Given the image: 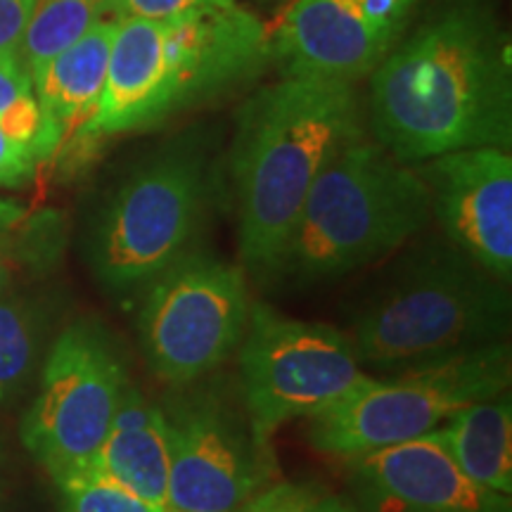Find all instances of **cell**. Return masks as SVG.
I'll use <instances>...</instances> for the list:
<instances>
[{
  "instance_id": "obj_26",
  "label": "cell",
  "mask_w": 512,
  "mask_h": 512,
  "mask_svg": "<svg viewBox=\"0 0 512 512\" xmlns=\"http://www.w3.org/2000/svg\"><path fill=\"white\" fill-rule=\"evenodd\" d=\"M10 283V261H8V252H5L3 242H0V292L8 290Z\"/></svg>"
},
{
  "instance_id": "obj_14",
  "label": "cell",
  "mask_w": 512,
  "mask_h": 512,
  "mask_svg": "<svg viewBox=\"0 0 512 512\" xmlns=\"http://www.w3.org/2000/svg\"><path fill=\"white\" fill-rule=\"evenodd\" d=\"M354 512H512L510 496L458 470L432 437L347 458Z\"/></svg>"
},
{
  "instance_id": "obj_7",
  "label": "cell",
  "mask_w": 512,
  "mask_h": 512,
  "mask_svg": "<svg viewBox=\"0 0 512 512\" xmlns=\"http://www.w3.org/2000/svg\"><path fill=\"white\" fill-rule=\"evenodd\" d=\"M508 342L460 351L456 356L375 377L363 392L309 420L318 451L354 458L427 437L460 408L508 392Z\"/></svg>"
},
{
  "instance_id": "obj_3",
  "label": "cell",
  "mask_w": 512,
  "mask_h": 512,
  "mask_svg": "<svg viewBox=\"0 0 512 512\" xmlns=\"http://www.w3.org/2000/svg\"><path fill=\"white\" fill-rule=\"evenodd\" d=\"M266 24L238 3L171 19H117L110 67L83 136H119L162 124L264 72Z\"/></svg>"
},
{
  "instance_id": "obj_10",
  "label": "cell",
  "mask_w": 512,
  "mask_h": 512,
  "mask_svg": "<svg viewBox=\"0 0 512 512\" xmlns=\"http://www.w3.org/2000/svg\"><path fill=\"white\" fill-rule=\"evenodd\" d=\"M166 399L171 512H235L273 484L271 446L256 437L245 401L223 380L174 387Z\"/></svg>"
},
{
  "instance_id": "obj_17",
  "label": "cell",
  "mask_w": 512,
  "mask_h": 512,
  "mask_svg": "<svg viewBox=\"0 0 512 512\" xmlns=\"http://www.w3.org/2000/svg\"><path fill=\"white\" fill-rule=\"evenodd\" d=\"M432 437L463 475L496 494H512V403L508 392L460 408Z\"/></svg>"
},
{
  "instance_id": "obj_5",
  "label": "cell",
  "mask_w": 512,
  "mask_h": 512,
  "mask_svg": "<svg viewBox=\"0 0 512 512\" xmlns=\"http://www.w3.org/2000/svg\"><path fill=\"white\" fill-rule=\"evenodd\" d=\"M430 219L420 169L363 136L316 178L275 278L299 287L332 283L401 249Z\"/></svg>"
},
{
  "instance_id": "obj_6",
  "label": "cell",
  "mask_w": 512,
  "mask_h": 512,
  "mask_svg": "<svg viewBox=\"0 0 512 512\" xmlns=\"http://www.w3.org/2000/svg\"><path fill=\"white\" fill-rule=\"evenodd\" d=\"M209 197V159L197 138L162 147L121 183L91 249L100 283L114 294L143 292L190 252Z\"/></svg>"
},
{
  "instance_id": "obj_21",
  "label": "cell",
  "mask_w": 512,
  "mask_h": 512,
  "mask_svg": "<svg viewBox=\"0 0 512 512\" xmlns=\"http://www.w3.org/2000/svg\"><path fill=\"white\" fill-rule=\"evenodd\" d=\"M57 489L64 512H166L162 505L145 501L93 467L57 482Z\"/></svg>"
},
{
  "instance_id": "obj_15",
  "label": "cell",
  "mask_w": 512,
  "mask_h": 512,
  "mask_svg": "<svg viewBox=\"0 0 512 512\" xmlns=\"http://www.w3.org/2000/svg\"><path fill=\"white\" fill-rule=\"evenodd\" d=\"M169 444L162 403H152L136 384L128 382L110 432L91 467L145 501L166 508Z\"/></svg>"
},
{
  "instance_id": "obj_18",
  "label": "cell",
  "mask_w": 512,
  "mask_h": 512,
  "mask_svg": "<svg viewBox=\"0 0 512 512\" xmlns=\"http://www.w3.org/2000/svg\"><path fill=\"white\" fill-rule=\"evenodd\" d=\"M107 10L110 0H36L19 50L29 76L38 64L62 53L102 22Z\"/></svg>"
},
{
  "instance_id": "obj_13",
  "label": "cell",
  "mask_w": 512,
  "mask_h": 512,
  "mask_svg": "<svg viewBox=\"0 0 512 512\" xmlns=\"http://www.w3.org/2000/svg\"><path fill=\"white\" fill-rule=\"evenodd\" d=\"M432 216L451 245L494 278H512V157L503 147H472L434 157L420 169Z\"/></svg>"
},
{
  "instance_id": "obj_16",
  "label": "cell",
  "mask_w": 512,
  "mask_h": 512,
  "mask_svg": "<svg viewBox=\"0 0 512 512\" xmlns=\"http://www.w3.org/2000/svg\"><path fill=\"white\" fill-rule=\"evenodd\" d=\"M117 22H98L79 41L31 72V86L43 117L60 136L88 124L105 88Z\"/></svg>"
},
{
  "instance_id": "obj_4",
  "label": "cell",
  "mask_w": 512,
  "mask_h": 512,
  "mask_svg": "<svg viewBox=\"0 0 512 512\" xmlns=\"http://www.w3.org/2000/svg\"><path fill=\"white\" fill-rule=\"evenodd\" d=\"M510 316L508 283L448 240H430L396 261L356 313L349 339L370 375H392L505 342Z\"/></svg>"
},
{
  "instance_id": "obj_1",
  "label": "cell",
  "mask_w": 512,
  "mask_h": 512,
  "mask_svg": "<svg viewBox=\"0 0 512 512\" xmlns=\"http://www.w3.org/2000/svg\"><path fill=\"white\" fill-rule=\"evenodd\" d=\"M370 119L403 164L512 145L510 48L482 0H458L420 24L377 64Z\"/></svg>"
},
{
  "instance_id": "obj_24",
  "label": "cell",
  "mask_w": 512,
  "mask_h": 512,
  "mask_svg": "<svg viewBox=\"0 0 512 512\" xmlns=\"http://www.w3.org/2000/svg\"><path fill=\"white\" fill-rule=\"evenodd\" d=\"M36 0H0V57L22 60V36Z\"/></svg>"
},
{
  "instance_id": "obj_25",
  "label": "cell",
  "mask_w": 512,
  "mask_h": 512,
  "mask_svg": "<svg viewBox=\"0 0 512 512\" xmlns=\"http://www.w3.org/2000/svg\"><path fill=\"white\" fill-rule=\"evenodd\" d=\"M38 159L0 128V188H15L34 176Z\"/></svg>"
},
{
  "instance_id": "obj_23",
  "label": "cell",
  "mask_w": 512,
  "mask_h": 512,
  "mask_svg": "<svg viewBox=\"0 0 512 512\" xmlns=\"http://www.w3.org/2000/svg\"><path fill=\"white\" fill-rule=\"evenodd\" d=\"M228 5H235V0H110V12L114 19H171Z\"/></svg>"
},
{
  "instance_id": "obj_9",
  "label": "cell",
  "mask_w": 512,
  "mask_h": 512,
  "mask_svg": "<svg viewBox=\"0 0 512 512\" xmlns=\"http://www.w3.org/2000/svg\"><path fill=\"white\" fill-rule=\"evenodd\" d=\"M245 268L207 252H188L145 287L138 339L147 366L171 387L214 375L245 337Z\"/></svg>"
},
{
  "instance_id": "obj_19",
  "label": "cell",
  "mask_w": 512,
  "mask_h": 512,
  "mask_svg": "<svg viewBox=\"0 0 512 512\" xmlns=\"http://www.w3.org/2000/svg\"><path fill=\"white\" fill-rule=\"evenodd\" d=\"M0 128L41 162L62 143L60 131L43 117L31 76L22 60L0 57Z\"/></svg>"
},
{
  "instance_id": "obj_12",
  "label": "cell",
  "mask_w": 512,
  "mask_h": 512,
  "mask_svg": "<svg viewBox=\"0 0 512 512\" xmlns=\"http://www.w3.org/2000/svg\"><path fill=\"white\" fill-rule=\"evenodd\" d=\"M420 0H297L278 27L273 57L287 76L356 83L396 46Z\"/></svg>"
},
{
  "instance_id": "obj_11",
  "label": "cell",
  "mask_w": 512,
  "mask_h": 512,
  "mask_svg": "<svg viewBox=\"0 0 512 512\" xmlns=\"http://www.w3.org/2000/svg\"><path fill=\"white\" fill-rule=\"evenodd\" d=\"M128 382L102 325L79 320L57 335L22 420V444L55 484L93 465Z\"/></svg>"
},
{
  "instance_id": "obj_20",
  "label": "cell",
  "mask_w": 512,
  "mask_h": 512,
  "mask_svg": "<svg viewBox=\"0 0 512 512\" xmlns=\"http://www.w3.org/2000/svg\"><path fill=\"white\" fill-rule=\"evenodd\" d=\"M41 351V318L27 299L0 292V403L10 401L24 382Z\"/></svg>"
},
{
  "instance_id": "obj_8",
  "label": "cell",
  "mask_w": 512,
  "mask_h": 512,
  "mask_svg": "<svg viewBox=\"0 0 512 512\" xmlns=\"http://www.w3.org/2000/svg\"><path fill=\"white\" fill-rule=\"evenodd\" d=\"M238 363L242 401L264 444L287 422L316 418L375 380L358 361L347 332L290 318L268 304L249 309Z\"/></svg>"
},
{
  "instance_id": "obj_22",
  "label": "cell",
  "mask_w": 512,
  "mask_h": 512,
  "mask_svg": "<svg viewBox=\"0 0 512 512\" xmlns=\"http://www.w3.org/2000/svg\"><path fill=\"white\" fill-rule=\"evenodd\" d=\"M235 512H354L347 498H339L320 484H268Z\"/></svg>"
},
{
  "instance_id": "obj_2",
  "label": "cell",
  "mask_w": 512,
  "mask_h": 512,
  "mask_svg": "<svg viewBox=\"0 0 512 512\" xmlns=\"http://www.w3.org/2000/svg\"><path fill=\"white\" fill-rule=\"evenodd\" d=\"M363 136L361 98L347 81L285 76L242 105L230 178L247 273L275 278L316 178Z\"/></svg>"
},
{
  "instance_id": "obj_27",
  "label": "cell",
  "mask_w": 512,
  "mask_h": 512,
  "mask_svg": "<svg viewBox=\"0 0 512 512\" xmlns=\"http://www.w3.org/2000/svg\"><path fill=\"white\" fill-rule=\"evenodd\" d=\"M166 512H171V510H166Z\"/></svg>"
}]
</instances>
